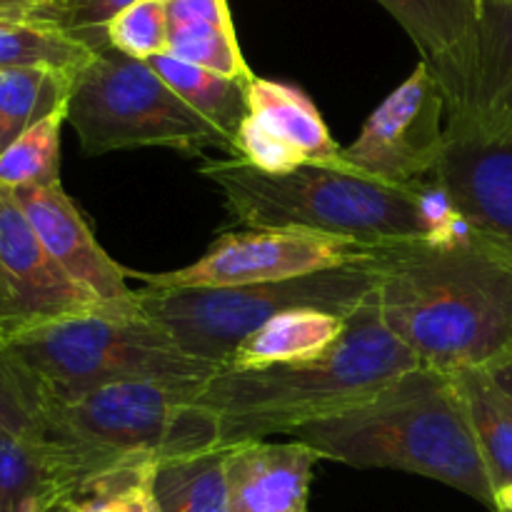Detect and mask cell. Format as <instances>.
Listing matches in <instances>:
<instances>
[{
    "label": "cell",
    "instance_id": "obj_22",
    "mask_svg": "<svg viewBox=\"0 0 512 512\" xmlns=\"http://www.w3.org/2000/svg\"><path fill=\"white\" fill-rule=\"evenodd\" d=\"M228 450L163 460L155 468L153 488L160 512H228Z\"/></svg>",
    "mask_w": 512,
    "mask_h": 512
},
{
    "label": "cell",
    "instance_id": "obj_2",
    "mask_svg": "<svg viewBox=\"0 0 512 512\" xmlns=\"http://www.w3.org/2000/svg\"><path fill=\"white\" fill-rule=\"evenodd\" d=\"M415 368L418 358L385 328L373 290L328 353L258 370L220 368L200 385L198 403L220 420V445L233 448L345 413Z\"/></svg>",
    "mask_w": 512,
    "mask_h": 512
},
{
    "label": "cell",
    "instance_id": "obj_34",
    "mask_svg": "<svg viewBox=\"0 0 512 512\" xmlns=\"http://www.w3.org/2000/svg\"><path fill=\"white\" fill-rule=\"evenodd\" d=\"M490 373H493L495 378H498V383L503 385V388L512 395V353L505 360H500V363L495 365V368L490 370Z\"/></svg>",
    "mask_w": 512,
    "mask_h": 512
},
{
    "label": "cell",
    "instance_id": "obj_24",
    "mask_svg": "<svg viewBox=\"0 0 512 512\" xmlns=\"http://www.w3.org/2000/svg\"><path fill=\"white\" fill-rule=\"evenodd\" d=\"M93 55L90 45L50 23L0 18V70L50 68L75 75Z\"/></svg>",
    "mask_w": 512,
    "mask_h": 512
},
{
    "label": "cell",
    "instance_id": "obj_10",
    "mask_svg": "<svg viewBox=\"0 0 512 512\" xmlns=\"http://www.w3.org/2000/svg\"><path fill=\"white\" fill-rule=\"evenodd\" d=\"M433 183L475 243L512 258V120L445 118Z\"/></svg>",
    "mask_w": 512,
    "mask_h": 512
},
{
    "label": "cell",
    "instance_id": "obj_5",
    "mask_svg": "<svg viewBox=\"0 0 512 512\" xmlns=\"http://www.w3.org/2000/svg\"><path fill=\"white\" fill-rule=\"evenodd\" d=\"M203 383H123L53 400L43 440L95 473L220 450V420L198 403Z\"/></svg>",
    "mask_w": 512,
    "mask_h": 512
},
{
    "label": "cell",
    "instance_id": "obj_8",
    "mask_svg": "<svg viewBox=\"0 0 512 512\" xmlns=\"http://www.w3.org/2000/svg\"><path fill=\"white\" fill-rule=\"evenodd\" d=\"M68 125L78 133L85 155L158 145L185 153L218 148L235 158L233 140L195 113L148 60L110 45L73 75Z\"/></svg>",
    "mask_w": 512,
    "mask_h": 512
},
{
    "label": "cell",
    "instance_id": "obj_14",
    "mask_svg": "<svg viewBox=\"0 0 512 512\" xmlns=\"http://www.w3.org/2000/svg\"><path fill=\"white\" fill-rule=\"evenodd\" d=\"M400 25L423 63L433 70L445 95L448 113H458L465 103L473 68L475 35L483 0H378Z\"/></svg>",
    "mask_w": 512,
    "mask_h": 512
},
{
    "label": "cell",
    "instance_id": "obj_30",
    "mask_svg": "<svg viewBox=\"0 0 512 512\" xmlns=\"http://www.w3.org/2000/svg\"><path fill=\"white\" fill-rule=\"evenodd\" d=\"M133 3L135 0H45L38 20L75 35L98 53L108 48L105 28L110 20Z\"/></svg>",
    "mask_w": 512,
    "mask_h": 512
},
{
    "label": "cell",
    "instance_id": "obj_27",
    "mask_svg": "<svg viewBox=\"0 0 512 512\" xmlns=\"http://www.w3.org/2000/svg\"><path fill=\"white\" fill-rule=\"evenodd\" d=\"M168 55L235 80H253L233 23L168 25Z\"/></svg>",
    "mask_w": 512,
    "mask_h": 512
},
{
    "label": "cell",
    "instance_id": "obj_25",
    "mask_svg": "<svg viewBox=\"0 0 512 512\" xmlns=\"http://www.w3.org/2000/svg\"><path fill=\"white\" fill-rule=\"evenodd\" d=\"M68 108L30 125L0 153V188H43L60 183V133Z\"/></svg>",
    "mask_w": 512,
    "mask_h": 512
},
{
    "label": "cell",
    "instance_id": "obj_11",
    "mask_svg": "<svg viewBox=\"0 0 512 512\" xmlns=\"http://www.w3.org/2000/svg\"><path fill=\"white\" fill-rule=\"evenodd\" d=\"M445 95L433 70L418 68L370 113L343 163L390 185H423L445 148Z\"/></svg>",
    "mask_w": 512,
    "mask_h": 512
},
{
    "label": "cell",
    "instance_id": "obj_15",
    "mask_svg": "<svg viewBox=\"0 0 512 512\" xmlns=\"http://www.w3.org/2000/svg\"><path fill=\"white\" fill-rule=\"evenodd\" d=\"M225 458L228 512H310V483L320 455L298 440L233 445Z\"/></svg>",
    "mask_w": 512,
    "mask_h": 512
},
{
    "label": "cell",
    "instance_id": "obj_28",
    "mask_svg": "<svg viewBox=\"0 0 512 512\" xmlns=\"http://www.w3.org/2000/svg\"><path fill=\"white\" fill-rule=\"evenodd\" d=\"M158 463L130 460L90 480L70 503L75 512H160L153 478Z\"/></svg>",
    "mask_w": 512,
    "mask_h": 512
},
{
    "label": "cell",
    "instance_id": "obj_26",
    "mask_svg": "<svg viewBox=\"0 0 512 512\" xmlns=\"http://www.w3.org/2000/svg\"><path fill=\"white\" fill-rule=\"evenodd\" d=\"M50 403L53 398L38 375L0 345V430L43 440Z\"/></svg>",
    "mask_w": 512,
    "mask_h": 512
},
{
    "label": "cell",
    "instance_id": "obj_36",
    "mask_svg": "<svg viewBox=\"0 0 512 512\" xmlns=\"http://www.w3.org/2000/svg\"><path fill=\"white\" fill-rule=\"evenodd\" d=\"M45 512H75V508H73V503H70V500H63V503L50 505V508Z\"/></svg>",
    "mask_w": 512,
    "mask_h": 512
},
{
    "label": "cell",
    "instance_id": "obj_33",
    "mask_svg": "<svg viewBox=\"0 0 512 512\" xmlns=\"http://www.w3.org/2000/svg\"><path fill=\"white\" fill-rule=\"evenodd\" d=\"M0 5H5L8 10H13V13L23 20H38L45 0H0Z\"/></svg>",
    "mask_w": 512,
    "mask_h": 512
},
{
    "label": "cell",
    "instance_id": "obj_12",
    "mask_svg": "<svg viewBox=\"0 0 512 512\" xmlns=\"http://www.w3.org/2000/svg\"><path fill=\"white\" fill-rule=\"evenodd\" d=\"M90 313L115 310L80 288L50 258L13 190L0 188V345Z\"/></svg>",
    "mask_w": 512,
    "mask_h": 512
},
{
    "label": "cell",
    "instance_id": "obj_29",
    "mask_svg": "<svg viewBox=\"0 0 512 512\" xmlns=\"http://www.w3.org/2000/svg\"><path fill=\"white\" fill-rule=\"evenodd\" d=\"M105 40L118 53L150 60L168 53V10L165 0H135L105 28Z\"/></svg>",
    "mask_w": 512,
    "mask_h": 512
},
{
    "label": "cell",
    "instance_id": "obj_37",
    "mask_svg": "<svg viewBox=\"0 0 512 512\" xmlns=\"http://www.w3.org/2000/svg\"><path fill=\"white\" fill-rule=\"evenodd\" d=\"M48 508H50V505L40 503V500H33V503H30L28 508H25L23 512H45V510H48Z\"/></svg>",
    "mask_w": 512,
    "mask_h": 512
},
{
    "label": "cell",
    "instance_id": "obj_1",
    "mask_svg": "<svg viewBox=\"0 0 512 512\" xmlns=\"http://www.w3.org/2000/svg\"><path fill=\"white\" fill-rule=\"evenodd\" d=\"M385 328L440 373L493 370L512 353V258L480 243H395L373 263Z\"/></svg>",
    "mask_w": 512,
    "mask_h": 512
},
{
    "label": "cell",
    "instance_id": "obj_31",
    "mask_svg": "<svg viewBox=\"0 0 512 512\" xmlns=\"http://www.w3.org/2000/svg\"><path fill=\"white\" fill-rule=\"evenodd\" d=\"M235 158H243L245 163L270 175L293 173L300 165H308L298 150L290 148L285 140H280L253 115L243 120L238 135H235Z\"/></svg>",
    "mask_w": 512,
    "mask_h": 512
},
{
    "label": "cell",
    "instance_id": "obj_7",
    "mask_svg": "<svg viewBox=\"0 0 512 512\" xmlns=\"http://www.w3.org/2000/svg\"><path fill=\"white\" fill-rule=\"evenodd\" d=\"M375 290L373 265L330 270L275 283L230 288H140V313L185 353L225 368L250 333L295 308H320L350 318Z\"/></svg>",
    "mask_w": 512,
    "mask_h": 512
},
{
    "label": "cell",
    "instance_id": "obj_6",
    "mask_svg": "<svg viewBox=\"0 0 512 512\" xmlns=\"http://www.w3.org/2000/svg\"><path fill=\"white\" fill-rule=\"evenodd\" d=\"M5 348L38 375L53 400L123 383H203L220 370L185 353L143 313L60 320Z\"/></svg>",
    "mask_w": 512,
    "mask_h": 512
},
{
    "label": "cell",
    "instance_id": "obj_13",
    "mask_svg": "<svg viewBox=\"0 0 512 512\" xmlns=\"http://www.w3.org/2000/svg\"><path fill=\"white\" fill-rule=\"evenodd\" d=\"M25 218L33 225L50 258L90 295L120 315H135L138 293L128 285V270L120 268L85 223L78 205L63 185L13 190Z\"/></svg>",
    "mask_w": 512,
    "mask_h": 512
},
{
    "label": "cell",
    "instance_id": "obj_20",
    "mask_svg": "<svg viewBox=\"0 0 512 512\" xmlns=\"http://www.w3.org/2000/svg\"><path fill=\"white\" fill-rule=\"evenodd\" d=\"M460 390L470 428L480 445L488 473L495 485V498L512 488V395L490 370H460L450 373Z\"/></svg>",
    "mask_w": 512,
    "mask_h": 512
},
{
    "label": "cell",
    "instance_id": "obj_32",
    "mask_svg": "<svg viewBox=\"0 0 512 512\" xmlns=\"http://www.w3.org/2000/svg\"><path fill=\"white\" fill-rule=\"evenodd\" d=\"M168 25L178 23H233L228 0H165Z\"/></svg>",
    "mask_w": 512,
    "mask_h": 512
},
{
    "label": "cell",
    "instance_id": "obj_38",
    "mask_svg": "<svg viewBox=\"0 0 512 512\" xmlns=\"http://www.w3.org/2000/svg\"><path fill=\"white\" fill-rule=\"evenodd\" d=\"M0 18H13V20H23V18H18V15H15L13 10H8V8H5V5H0Z\"/></svg>",
    "mask_w": 512,
    "mask_h": 512
},
{
    "label": "cell",
    "instance_id": "obj_16",
    "mask_svg": "<svg viewBox=\"0 0 512 512\" xmlns=\"http://www.w3.org/2000/svg\"><path fill=\"white\" fill-rule=\"evenodd\" d=\"M83 485V473L58 445L0 430V512H23L33 500H73Z\"/></svg>",
    "mask_w": 512,
    "mask_h": 512
},
{
    "label": "cell",
    "instance_id": "obj_39",
    "mask_svg": "<svg viewBox=\"0 0 512 512\" xmlns=\"http://www.w3.org/2000/svg\"><path fill=\"white\" fill-rule=\"evenodd\" d=\"M508 3H512V0H508Z\"/></svg>",
    "mask_w": 512,
    "mask_h": 512
},
{
    "label": "cell",
    "instance_id": "obj_35",
    "mask_svg": "<svg viewBox=\"0 0 512 512\" xmlns=\"http://www.w3.org/2000/svg\"><path fill=\"white\" fill-rule=\"evenodd\" d=\"M493 512H512V488L503 490V493H498V498H495V510Z\"/></svg>",
    "mask_w": 512,
    "mask_h": 512
},
{
    "label": "cell",
    "instance_id": "obj_3",
    "mask_svg": "<svg viewBox=\"0 0 512 512\" xmlns=\"http://www.w3.org/2000/svg\"><path fill=\"white\" fill-rule=\"evenodd\" d=\"M320 460L438 480L495 510V485L450 373L415 368L375 398L290 435Z\"/></svg>",
    "mask_w": 512,
    "mask_h": 512
},
{
    "label": "cell",
    "instance_id": "obj_4",
    "mask_svg": "<svg viewBox=\"0 0 512 512\" xmlns=\"http://www.w3.org/2000/svg\"><path fill=\"white\" fill-rule=\"evenodd\" d=\"M248 228H303L363 243H430L423 185H390L348 165H300L270 175L243 158L208 160L200 168Z\"/></svg>",
    "mask_w": 512,
    "mask_h": 512
},
{
    "label": "cell",
    "instance_id": "obj_19",
    "mask_svg": "<svg viewBox=\"0 0 512 512\" xmlns=\"http://www.w3.org/2000/svg\"><path fill=\"white\" fill-rule=\"evenodd\" d=\"M458 115L512 120V3L483 0L473 68L465 103Z\"/></svg>",
    "mask_w": 512,
    "mask_h": 512
},
{
    "label": "cell",
    "instance_id": "obj_17",
    "mask_svg": "<svg viewBox=\"0 0 512 512\" xmlns=\"http://www.w3.org/2000/svg\"><path fill=\"white\" fill-rule=\"evenodd\" d=\"M348 328V318L320 308H295L275 315L250 333L230 355V370H258L313 360L328 353Z\"/></svg>",
    "mask_w": 512,
    "mask_h": 512
},
{
    "label": "cell",
    "instance_id": "obj_9",
    "mask_svg": "<svg viewBox=\"0 0 512 512\" xmlns=\"http://www.w3.org/2000/svg\"><path fill=\"white\" fill-rule=\"evenodd\" d=\"M390 245L303 228H248L223 233L195 263L168 273H128L148 288H230L275 283L330 270L373 265Z\"/></svg>",
    "mask_w": 512,
    "mask_h": 512
},
{
    "label": "cell",
    "instance_id": "obj_21",
    "mask_svg": "<svg viewBox=\"0 0 512 512\" xmlns=\"http://www.w3.org/2000/svg\"><path fill=\"white\" fill-rule=\"evenodd\" d=\"M150 68L195 110L203 115L208 123L223 130L235 145L240 125L248 118V83L250 80L225 78V75L213 73L200 65L185 63V60L173 58L163 53L148 60Z\"/></svg>",
    "mask_w": 512,
    "mask_h": 512
},
{
    "label": "cell",
    "instance_id": "obj_18",
    "mask_svg": "<svg viewBox=\"0 0 512 512\" xmlns=\"http://www.w3.org/2000/svg\"><path fill=\"white\" fill-rule=\"evenodd\" d=\"M248 110L255 120L298 150L308 165H345L343 148L333 140L323 115L305 90L255 75L248 83Z\"/></svg>",
    "mask_w": 512,
    "mask_h": 512
},
{
    "label": "cell",
    "instance_id": "obj_23",
    "mask_svg": "<svg viewBox=\"0 0 512 512\" xmlns=\"http://www.w3.org/2000/svg\"><path fill=\"white\" fill-rule=\"evenodd\" d=\"M73 75L50 68L0 70V153L30 125L68 108Z\"/></svg>",
    "mask_w": 512,
    "mask_h": 512
}]
</instances>
